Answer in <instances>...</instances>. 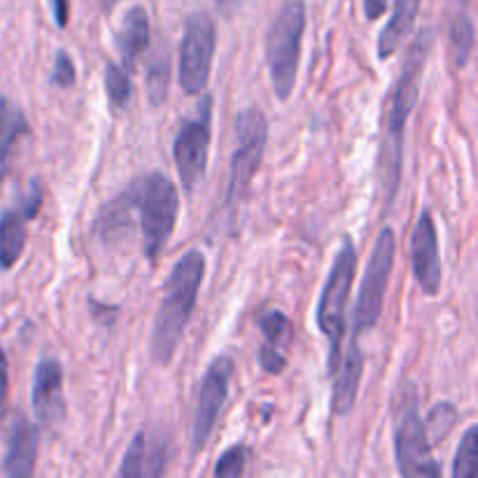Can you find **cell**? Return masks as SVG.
I'll list each match as a JSON object with an SVG mask.
<instances>
[{
  "mask_svg": "<svg viewBox=\"0 0 478 478\" xmlns=\"http://www.w3.org/2000/svg\"><path fill=\"white\" fill-rule=\"evenodd\" d=\"M177 212H180V194L173 180H169L164 173H147L136 177L115 199L108 201L98 210L94 227L98 236L110 241L128 229V219L136 215L143 234V252L147 260L154 261L176 229Z\"/></svg>",
  "mask_w": 478,
  "mask_h": 478,
  "instance_id": "6da1fadb",
  "label": "cell"
},
{
  "mask_svg": "<svg viewBox=\"0 0 478 478\" xmlns=\"http://www.w3.org/2000/svg\"><path fill=\"white\" fill-rule=\"evenodd\" d=\"M434 47V30H420L416 40L406 52L404 66H401L400 79L390 98V112L385 121V136H383L381 157H378V177L383 185V201L385 210L392 206L401 177V159H404V134L406 121L411 117L413 108L420 96V79H423L424 66L430 59V52Z\"/></svg>",
  "mask_w": 478,
  "mask_h": 478,
  "instance_id": "7a4b0ae2",
  "label": "cell"
},
{
  "mask_svg": "<svg viewBox=\"0 0 478 478\" xmlns=\"http://www.w3.org/2000/svg\"><path fill=\"white\" fill-rule=\"evenodd\" d=\"M203 276H206V257L201 250L185 252L170 268L152 332V359L159 367H166L176 355L189 317L194 313Z\"/></svg>",
  "mask_w": 478,
  "mask_h": 478,
  "instance_id": "3957f363",
  "label": "cell"
},
{
  "mask_svg": "<svg viewBox=\"0 0 478 478\" xmlns=\"http://www.w3.org/2000/svg\"><path fill=\"white\" fill-rule=\"evenodd\" d=\"M358 273V248L350 236L341 241V248L334 257V264L329 268V276L322 287L320 303H317V327L329 341L327 374L336 371L343 355V336H345V310L350 301V290Z\"/></svg>",
  "mask_w": 478,
  "mask_h": 478,
  "instance_id": "277c9868",
  "label": "cell"
},
{
  "mask_svg": "<svg viewBox=\"0 0 478 478\" xmlns=\"http://www.w3.org/2000/svg\"><path fill=\"white\" fill-rule=\"evenodd\" d=\"M306 30V0H284L267 30V63L271 85L280 101H287L297 87Z\"/></svg>",
  "mask_w": 478,
  "mask_h": 478,
  "instance_id": "5b68a950",
  "label": "cell"
},
{
  "mask_svg": "<svg viewBox=\"0 0 478 478\" xmlns=\"http://www.w3.org/2000/svg\"><path fill=\"white\" fill-rule=\"evenodd\" d=\"M394 457L401 476H441V466L432 457V446L420 418L418 392L411 383L401 385L394 401Z\"/></svg>",
  "mask_w": 478,
  "mask_h": 478,
  "instance_id": "8992f818",
  "label": "cell"
},
{
  "mask_svg": "<svg viewBox=\"0 0 478 478\" xmlns=\"http://www.w3.org/2000/svg\"><path fill=\"white\" fill-rule=\"evenodd\" d=\"M234 136H236V150L231 154L229 192H227V203H229L231 212L245 201L250 185H252L261 159H264L268 140L267 115L254 105L241 110L234 121Z\"/></svg>",
  "mask_w": 478,
  "mask_h": 478,
  "instance_id": "52a82bcc",
  "label": "cell"
},
{
  "mask_svg": "<svg viewBox=\"0 0 478 478\" xmlns=\"http://www.w3.org/2000/svg\"><path fill=\"white\" fill-rule=\"evenodd\" d=\"M212 140V94H203L196 105L194 115L182 120L173 143V159H176L177 176L182 189L192 194L206 177L208 154Z\"/></svg>",
  "mask_w": 478,
  "mask_h": 478,
  "instance_id": "ba28073f",
  "label": "cell"
},
{
  "mask_svg": "<svg viewBox=\"0 0 478 478\" xmlns=\"http://www.w3.org/2000/svg\"><path fill=\"white\" fill-rule=\"evenodd\" d=\"M394 252H397V238L390 227L378 234L375 245L367 261V273H364L359 297L355 303V315H352V336L358 339L359 334L369 332L381 320L383 301L388 292L390 276L394 268Z\"/></svg>",
  "mask_w": 478,
  "mask_h": 478,
  "instance_id": "9c48e42d",
  "label": "cell"
},
{
  "mask_svg": "<svg viewBox=\"0 0 478 478\" xmlns=\"http://www.w3.org/2000/svg\"><path fill=\"white\" fill-rule=\"evenodd\" d=\"M218 45V29L215 19L208 12H194L185 24L180 40V59H177V78L180 87L189 96H199L208 87L212 73Z\"/></svg>",
  "mask_w": 478,
  "mask_h": 478,
  "instance_id": "30bf717a",
  "label": "cell"
},
{
  "mask_svg": "<svg viewBox=\"0 0 478 478\" xmlns=\"http://www.w3.org/2000/svg\"><path fill=\"white\" fill-rule=\"evenodd\" d=\"M234 378V362L227 355H219L210 362L199 383L194 423H192V455H199L210 441L219 413L229 397V385Z\"/></svg>",
  "mask_w": 478,
  "mask_h": 478,
  "instance_id": "8fae6325",
  "label": "cell"
},
{
  "mask_svg": "<svg viewBox=\"0 0 478 478\" xmlns=\"http://www.w3.org/2000/svg\"><path fill=\"white\" fill-rule=\"evenodd\" d=\"M411 260L416 283L423 294L434 297L441 287V257H439V236L430 210L420 212L411 238Z\"/></svg>",
  "mask_w": 478,
  "mask_h": 478,
  "instance_id": "7c38bea8",
  "label": "cell"
},
{
  "mask_svg": "<svg viewBox=\"0 0 478 478\" xmlns=\"http://www.w3.org/2000/svg\"><path fill=\"white\" fill-rule=\"evenodd\" d=\"M33 413L37 423L45 427H56L66 418V400H63V367L59 359H40L33 375Z\"/></svg>",
  "mask_w": 478,
  "mask_h": 478,
  "instance_id": "4fadbf2b",
  "label": "cell"
},
{
  "mask_svg": "<svg viewBox=\"0 0 478 478\" xmlns=\"http://www.w3.org/2000/svg\"><path fill=\"white\" fill-rule=\"evenodd\" d=\"M261 329V345L257 352L261 369L267 374L278 375L287 367V355H290V345L294 339V327L292 320L283 310H268L260 317Z\"/></svg>",
  "mask_w": 478,
  "mask_h": 478,
  "instance_id": "5bb4252c",
  "label": "cell"
},
{
  "mask_svg": "<svg viewBox=\"0 0 478 478\" xmlns=\"http://www.w3.org/2000/svg\"><path fill=\"white\" fill-rule=\"evenodd\" d=\"M37 446H40V432L24 416H17L10 430L5 460H3V474L12 478H24L36 474Z\"/></svg>",
  "mask_w": 478,
  "mask_h": 478,
  "instance_id": "9a60e30c",
  "label": "cell"
},
{
  "mask_svg": "<svg viewBox=\"0 0 478 478\" xmlns=\"http://www.w3.org/2000/svg\"><path fill=\"white\" fill-rule=\"evenodd\" d=\"M362 374H364V352L362 348H359L358 339L352 336L350 345H348V352L341 355L339 367H336V371L332 374L334 378L332 404L336 416H348V413L352 411L355 400H358L359 383H362Z\"/></svg>",
  "mask_w": 478,
  "mask_h": 478,
  "instance_id": "2e32d148",
  "label": "cell"
},
{
  "mask_svg": "<svg viewBox=\"0 0 478 478\" xmlns=\"http://www.w3.org/2000/svg\"><path fill=\"white\" fill-rule=\"evenodd\" d=\"M166 472V443L159 441L150 450V439L143 430L128 443V450L121 457V465L117 469L121 478L138 476H161Z\"/></svg>",
  "mask_w": 478,
  "mask_h": 478,
  "instance_id": "e0dca14e",
  "label": "cell"
},
{
  "mask_svg": "<svg viewBox=\"0 0 478 478\" xmlns=\"http://www.w3.org/2000/svg\"><path fill=\"white\" fill-rule=\"evenodd\" d=\"M30 136L29 117L12 98L0 96V182L5 177L19 143Z\"/></svg>",
  "mask_w": 478,
  "mask_h": 478,
  "instance_id": "ac0fdd59",
  "label": "cell"
},
{
  "mask_svg": "<svg viewBox=\"0 0 478 478\" xmlns=\"http://www.w3.org/2000/svg\"><path fill=\"white\" fill-rule=\"evenodd\" d=\"M150 45V19L140 5H134L121 21V30L117 33V49L121 54L120 66L128 73H134L136 61Z\"/></svg>",
  "mask_w": 478,
  "mask_h": 478,
  "instance_id": "d6986e66",
  "label": "cell"
},
{
  "mask_svg": "<svg viewBox=\"0 0 478 478\" xmlns=\"http://www.w3.org/2000/svg\"><path fill=\"white\" fill-rule=\"evenodd\" d=\"M418 10L420 0H394L392 17L385 24V29L381 30V37H378V59L385 61L397 54V49L401 47V43L413 30Z\"/></svg>",
  "mask_w": 478,
  "mask_h": 478,
  "instance_id": "ffe728a7",
  "label": "cell"
},
{
  "mask_svg": "<svg viewBox=\"0 0 478 478\" xmlns=\"http://www.w3.org/2000/svg\"><path fill=\"white\" fill-rule=\"evenodd\" d=\"M29 222L30 218L19 206L0 215V271H10L24 252Z\"/></svg>",
  "mask_w": 478,
  "mask_h": 478,
  "instance_id": "44dd1931",
  "label": "cell"
},
{
  "mask_svg": "<svg viewBox=\"0 0 478 478\" xmlns=\"http://www.w3.org/2000/svg\"><path fill=\"white\" fill-rule=\"evenodd\" d=\"M474 43H476V30H474L472 14L460 10L450 21V56L455 68H465L472 56Z\"/></svg>",
  "mask_w": 478,
  "mask_h": 478,
  "instance_id": "7402d4cb",
  "label": "cell"
},
{
  "mask_svg": "<svg viewBox=\"0 0 478 478\" xmlns=\"http://www.w3.org/2000/svg\"><path fill=\"white\" fill-rule=\"evenodd\" d=\"M170 61L166 52H157L145 68V89L152 105H161L169 96Z\"/></svg>",
  "mask_w": 478,
  "mask_h": 478,
  "instance_id": "603a6c76",
  "label": "cell"
},
{
  "mask_svg": "<svg viewBox=\"0 0 478 478\" xmlns=\"http://www.w3.org/2000/svg\"><path fill=\"white\" fill-rule=\"evenodd\" d=\"M131 91H134V87H131V73L124 70L115 61H108L105 63V94H108L112 108H127L128 101H131Z\"/></svg>",
  "mask_w": 478,
  "mask_h": 478,
  "instance_id": "cb8c5ba5",
  "label": "cell"
},
{
  "mask_svg": "<svg viewBox=\"0 0 478 478\" xmlns=\"http://www.w3.org/2000/svg\"><path fill=\"white\" fill-rule=\"evenodd\" d=\"M478 472V427L472 424L465 432L460 449L455 453L453 478H476Z\"/></svg>",
  "mask_w": 478,
  "mask_h": 478,
  "instance_id": "d4e9b609",
  "label": "cell"
},
{
  "mask_svg": "<svg viewBox=\"0 0 478 478\" xmlns=\"http://www.w3.org/2000/svg\"><path fill=\"white\" fill-rule=\"evenodd\" d=\"M455 420H457V411L450 401H443V404H436L432 408L430 418L424 423V434H427V441L430 446H436L439 441H443L449 432L453 430Z\"/></svg>",
  "mask_w": 478,
  "mask_h": 478,
  "instance_id": "484cf974",
  "label": "cell"
},
{
  "mask_svg": "<svg viewBox=\"0 0 478 478\" xmlns=\"http://www.w3.org/2000/svg\"><path fill=\"white\" fill-rule=\"evenodd\" d=\"M245 465H248V446H231L229 450L219 455L218 465H215V476L218 478H238L245 474Z\"/></svg>",
  "mask_w": 478,
  "mask_h": 478,
  "instance_id": "4316f807",
  "label": "cell"
},
{
  "mask_svg": "<svg viewBox=\"0 0 478 478\" xmlns=\"http://www.w3.org/2000/svg\"><path fill=\"white\" fill-rule=\"evenodd\" d=\"M52 85L61 87V89H70L78 82V70H75L73 56L68 54L66 49H59L54 56V68H52Z\"/></svg>",
  "mask_w": 478,
  "mask_h": 478,
  "instance_id": "83f0119b",
  "label": "cell"
},
{
  "mask_svg": "<svg viewBox=\"0 0 478 478\" xmlns=\"http://www.w3.org/2000/svg\"><path fill=\"white\" fill-rule=\"evenodd\" d=\"M7 394H10V364L5 350L0 348V423L7 413Z\"/></svg>",
  "mask_w": 478,
  "mask_h": 478,
  "instance_id": "f1b7e54d",
  "label": "cell"
},
{
  "mask_svg": "<svg viewBox=\"0 0 478 478\" xmlns=\"http://www.w3.org/2000/svg\"><path fill=\"white\" fill-rule=\"evenodd\" d=\"M68 3H70V0H49L52 14H54V21L59 29H66L68 19H70V14H68Z\"/></svg>",
  "mask_w": 478,
  "mask_h": 478,
  "instance_id": "f546056e",
  "label": "cell"
},
{
  "mask_svg": "<svg viewBox=\"0 0 478 478\" xmlns=\"http://www.w3.org/2000/svg\"><path fill=\"white\" fill-rule=\"evenodd\" d=\"M388 10V0H364V14L369 21H375V19H381Z\"/></svg>",
  "mask_w": 478,
  "mask_h": 478,
  "instance_id": "4dcf8cb0",
  "label": "cell"
},
{
  "mask_svg": "<svg viewBox=\"0 0 478 478\" xmlns=\"http://www.w3.org/2000/svg\"><path fill=\"white\" fill-rule=\"evenodd\" d=\"M218 3L222 7H231V5H236V3H241V0H218Z\"/></svg>",
  "mask_w": 478,
  "mask_h": 478,
  "instance_id": "1f68e13d",
  "label": "cell"
}]
</instances>
